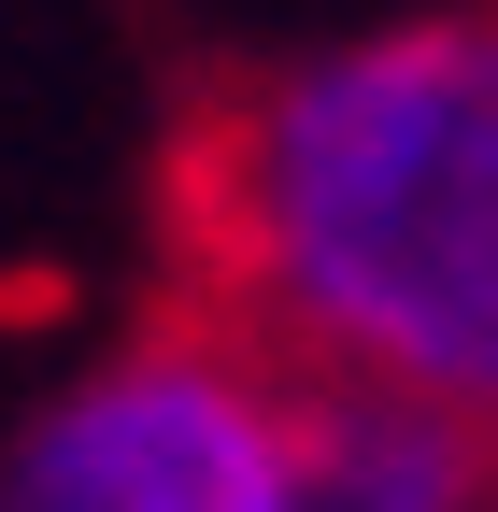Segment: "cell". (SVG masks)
<instances>
[{
    "instance_id": "1",
    "label": "cell",
    "mask_w": 498,
    "mask_h": 512,
    "mask_svg": "<svg viewBox=\"0 0 498 512\" xmlns=\"http://www.w3.org/2000/svg\"><path fill=\"white\" fill-rule=\"evenodd\" d=\"M171 299L498 456V0L214 86L171 143Z\"/></svg>"
},
{
    "instance_id": "2",
    "label": "cell",
    "mask_w": 498,
    "mask_h": 512,
    "mask_svg": "<svg viewBox=\"0 0 498 512\" xmlns=\"http://www.w3.org/2000/svg\"><path fill=\"white\" fill-rule=\"evenodd\" d=\"M0 512H299V384L200 299H157L29 413Z\"/></svg>"
},
{
    "instance_id": "3",
    "label": "cell",
    "mask_w": 498,
    "mask_h": 512,
    "mask_svg": "<svg viewBox=\"0 0 498 512\" xmlns=\"http://www.w3.org/2000/svg\"><path fill=\"white\" fill-rule=\"evenodd\" d=\"M484 441L413 413V399H342L299 384V512H470L484 498Z\"/></svg>"
},
{
    "instance_id": "4",
    "label": "cell",
    "mask_w": 498,
    "mask_h": 512,
    "mask_svg": "<svg viewBox=\"0 0 498 512\" xmlns=\"http://www.w3.org/2000/svg\"><path fill=\"white\" fill-rule=\"evenodd\" d=\"M470 512H498V470H484V498H470Z\"/></svg>"
}]
</instances>
